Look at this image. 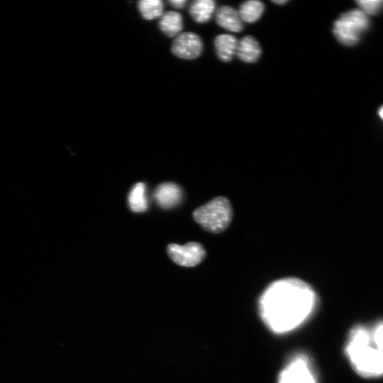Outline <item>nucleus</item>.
Listing matches in <instances>:
<instances>
[{
  "label": "nucleus",
  "instance_id": "obj_19",
  "mask_svg": "<svg viewBox=\"0 0 383 383\" xmlns=\"http://www.w3.org/2000/svg\"><path fill=\"white\" fill-rule=\"evenodd\" d=\"M169 3L174 8L182 9V8L184 7L185 4H187V1H185V0H172V1H170Z\"/></svg>",
  "mask_w": 383,
  "mask_h": 383
},
{
  "label": "nucleus",
  "instance_id": "obj_5",
  "mask_svg": "<svg viewBox=\"0 0 383 383\" xmlns=\"http://www.w3.org/2000/svg\"><path fill=\"white\" fill-rule=\"evenodd\" d=\"M277 383H318L310 357L301 352L291 355L279 373Z\"/></svg>",
  "mask_w": 383,
  "mask_h": 383
},
{
  "label": "nucleus",
  "instance_id": "obj_10",
  "mask_svg": "<svg viewBox=\"0 0 383 383\" xmlns=\"http://www.w3.org/2000/svg\"><path fill=\"white\" fill-rule=\"evenodd\" d=\"M235 55L245 62L253 63L259 59L261 55V48L255 38L247 35L238 41Z\"/></svg>",
  "mask_w": 383,
  "mask_h": 383
},
{
  "label": "nucleus",
  "instance_id": "obj_7",
  "mask_svg": "<svg viewBox=\"0 0 383 383\" xmlns=\"http://www.w3.org/2000/svg\"><path fill=\"white\" fill-rule=\"evenodd\" d=\"M171 50L179 58L194 60L201 55L203 43L200 37L196 33L185 32L176 37L172 44Z\"/></svg>",
  "mask_w": 383,
  "mask_h": 383
},
{
  "label": "nucleus",
  "instance_id": "obj_13",
  "mask_svg": "<svg viewBox=\"0 0 383 383\" xmlns=\"http://www.w3.org/2000/svg\"><path fill=\"white\" fill-rule=\"evenodd\" d=\"M216 4L211 0H196L189 7L192 18L197 23H206L211 18Z\"/></svg>",
  "mask_w": 383,
  "mask_h": 383
},
{
  "label": "nucleus",
  "instance_id": "obj_12",
  "mask_svg": "<svg viewBox=\"0 0 383 383\" xmlns=\"http://www.w3.org/2000/svg\"><path fill=\"white\" fill-rule=\"evenodd\" d=\"M183 28L182 16L176 11H167L162 14L159 28L168 37H177Z\"/></svg>",
  "mask_w": 383,
  "mask_h": 383
},
{
  "label": "nucleus",
  "instance_id": "obj_17",
  "mask_svg": "<svg viewBox=\"0 0 383 383\" xmlns=\"http://www.w3.org/2000/svg\"><path fill=\"white\" fill-rule=\"evenodd\" d=\"M356 3L365 13L376 14L383 7V0H359Z\"/></svg>",
  "mask_w": 383,
  "mask_h": 383
},
{
  "label": "nucleus",
  "instance_id": "obj_14",
  "mask_svg": "<svg viewBox=\"0 0 383 383\" xmlns=\"http://www.w3.org/2000/svg\"><path fill=\"white\" fill-rule=\"evenodd\" d=\"M128 201L131 210L133 212L139 213L147 210L148 202L144 183L138 182L131 188Z\"/></svg>",
  "mask_w": 383,
  "mask_h": 383
},
{
  "label": "nucleus",
  "instance_id": "obj_20",
  "mask_svg": "<svg viewBox=\"0 0 383 383\" xmlns=\"http://www.w3.org/2000/svg\"><path fill=\"white\" fill-rule=\"evenodd\" d=\"M273 2L279 5H282L287 3V0H277V1H273Z\"/></svg>",
  "mask_w": 383,
  "mask_h": 383
},
{
  "label": "nucleus",
  "instance_id": "obj_8",
  "mask_svg": "<svg viewBox=\"0 0 383 383\" xmlns=\"http://www.w3.org/2000/svg\"><path fill=\"white\" fill-rule=\"evenodd\" d=\"M182 198V191L176 184L165 182L157 187L153 192V199L162 209H169L179 204Z\"/></svg>",
  "mask_w": 383,
  "mask_h": 383
},
{
  "label": "nucleus",
  "instance_id": "obj_15",
  "mask_svg": "<svg viewBox=\"0 0 383 383\" xmlns=\"http://www.w3.org/2000/svg\"><path fill=\"white\" fill-rule=\"evenodd\" d=\"M264 9V4L261 1L250 0L240 5L238 13L242 21L254 23L261 17Z\"/></svg>",
  "mask_w": 383,
  "mask_h": 383
},
{
  "label": "nucleus",
  "instance_id": "obj_3",
  "mask_svg": "<svg viewBox=\"0 0 383 383\" xmlns=\"http://www.w3.org/2000/svg\"><path fill=\"white\" fill-rule=\"evenodd\" d=\"M195 221L204 230L212 233L225 231L233 218L231 202L223 196H218L197 208L193 213Z\"/></svg>",
  "mask_w": 383,
  "mask_h": 383
},
{
  "label": "nucleus",
  "instance_id": "obj_2",
  "mask_svg": "<svg viewBox=\"0 0 383 383\" xmlns=\"http://www.w3.org/2000/svg\"><path fill=\"white\" fill-rule=\"evenodd\" d=\"M353 370L365 378L383 375V358L374 345L371 331L362 325L350 331L344 350Z\"/></svg>",
  "mask_w": 383,
  "mask_h": 383
},
{
  "label": "nucleus",
  "instance_id": "obj_9",
  "mask_svg": "<svg viewBox=\"0 0 383 383\" xmlns=\"http://www.w3.org/2000/svg\"><path fill=\"white\" fill-rule=\"evenodd\" d=\"M216 21L219 26L231 32L237 33L243 29L238 11L229 6H222L217 10Z\"/></svg>",
  "mask_w": 383,
  "mask_h": 383
},
{
  "label": "nucleus",
  "instance_id": "obj_16",
  "mask_svg": "<svg viewBox=\"0 0 383 383\" xmlns=\"http://www.w3.org/2000/svg\"><path fill=\"white\" fill-rule=\"evenodd\" d=\"M138 8L143 18L152 20L162 16L164 5L160 0H141Z\"/></svg>",
  "mask_w": 383,
  "mask_h": 383
},
{
  "label": "nucleus",
  "instance_id": "obj_18",
  "mask_svg": "<svg viewBox=\"0 0 383 383\" xmlns=\"http://www.w3.org/2000/svg\"><path fill=\"white\" fill-rule=\"evenodd\" d=\"M371 333L373 344L383 358V321L375 324Z\"/></svg>",
  "mask_w": 383,
  "mask_h": 383
},
{
  "label": "nucleus",
  "instance_id": "obj_6",
  "mask_svg": "<svg viewBox=\"0 0 383 383\" xmlns=\"http://www.w3.org/2000/svg\"><path fill=\"white\" fill-rule=\"evenodd\" d=\"M167 251L170 257L177 264L184 267H194L205 257L204 247L199 243L190 242L184 245L169 244Z\"/></svg>",
  "mask_w": 383,
  "mask_h": 383
},
{
  "label": "nucleus",
  "instance_id": "obj_11",
  "mask_svg": "<svg viewBox=\"0 0 383 383\" xmlns=\"http://www.w3.org/2000/svg\"><path fill=\"white\" fill-rule=\"evenodd\" d=\"M238 41L235 37L229 34H221L214 40L216 52L223 62L231 60L236 54Z\"/></svg>",
  "mask_w": 383,
  "mask_h": 383
},
{
  "label": "nucleus",
  "instance_id": "obj_1",
  "mask_svg": "<svg viewBox=\"0 0 383 383\" xmlns=\"http://www.w3.org/2000/svg\"><path fill=\"white\" fill-rule=\"evenodd\" d=\"M317 296L304 282L288 278L271 284L259 300L258 310L266 327L274 334L290 333L311 318Z\"/></svg>",
  "mask_w": 383,
  "mask_h": 383
},
{
  "label": "nucleus",
  "instance_id": "obj_21",
  "mask_svg": "<svg viewBox=\"0 0 383 383\" xmlns=\"http://www.w3.org/2000/svg\"><path fill=\"white\" fill-rule=\"evenodd\" d=\"M379 116L382 118V119L383 120V106L382 107H380V109H379Z\"/></svg>",
  "mask_w": 383,
  "mask_h": 383
},
{
  "label": "nucleus",
  "instance_id": "obj_4",
  "mask_svg": "<svg viewBox=\"0 0 383 383\" xmlns=\"http://www.w3.org/2000/svg\"><path fill=\"white\" fill-rule=\"evenodd\" d=\"M369 18L360 9H353L342 14L335 21L333 33L336 39L343 45H355L362 34L368 28Z\"/></svg>",
  "mask_w": 383,
  "mask_h": 383
}]
</instances>
